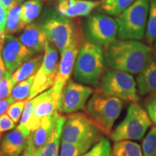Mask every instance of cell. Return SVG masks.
Segmentation results:
<instances>
[{
	"label": "cell",
	"mask_w": 156,
	"mask_h": 156,
	"mask_svg": "<svg viewBox=\"0 0 156 156\" xmlns=\"http://www.w3.org/2000/svg\"><path fill=\"white\" fill-rule=\"evenodd\" d=\"M103 53L107 66L129 74L140 73L153 62L152 48L136 40L116 39Z\"/></svg>",
	"instance_id": "cell-1"
},
{
	"label": "cell",
	"mask_w": 156,
	"mask_h": 156,
	"mask_svg": "<svg viewBox=\"0 0 156 156\" xmlns=\"http://www.w3.org/2000/svg\"><path fill=\"white\" fill-rule=\"evenodd\" d=\"M104 62L102 46L84 41L74 66V77L80 83L96 87L103 76Z\"/></svg>",
	"instance_id": "cell-2"
},
{
	"label": "cell",
	"mask_w": 156,
	"mask_h": 156,
	"mask_svg": "<svg viewBox=\"0 0 156 156\" xmlns=\"http://www.w3.org/2000/svg\"><path fill=\"white\" fill-rule=\"evenodd\" d=\"M123 107L122 100L96 90L87 102L85 112L100 131L109 136Z\"/></svg>",
	"instance_id": "cell-3"
},
{
	"label": "cell",
	"mask_w": 156,
	"mask_h": 156,
	"mask_svg": "<svg viewBox=\"0 0 156 156\" xmlns=\"http://www.w3.org/2000/svg\"><path fill=\"white\" fill-rule=\"evenodd\" d=\"M48 41L51 42L61 54L75 43L84 42L83 34L68 17L56 12H48L42 23Z\"/></svg>",
	"instance_id": "cell-4"
},
{
	"label": "cell",
	"mask_w": 156,
	"mask_h": 156,
	"mask_svg": "<svg viewBox=\"0 0 156 156\" xmlns=\"http://www.w3.org/2000/svg\"><path fill=\"white\" fill-rule=\"evenodd\" d=\"M151 0H135L117 16L118 36L125 40H142L145 36Z\"/></svg>",
	"instance_id": "cell-5"
},
{
	"label": "cell",
	"mask_w": 156,
	"mask_h": 156,
	"mask_svg": "<svg viewBox=\"0 0 156 156\" xmlns=\"http://www.w3.org/2000/svg\"><path fill=\"white\" fill-rule=\"evenodd\" d=\"M152 126V121L147 112L139 103H130L126 116L111 132L110 138L114 142L123 140H141Z\"/></svg>",
	"instance_id": "cell-6"
},
{
	"label": "cell",
	"mask_w": 156,
	"mask_h": 156,
	"mask_svg": "<svg viewBox=\"0 0 156 156\" xmlns=\"http://www.w3.org/2000/svg\"><path fill=\"white\" fill-rule=\"evenodd\" d=\"M102 134L86 114L75 112L65 116L61 142L95 145L103 137Z\"/></svg>",
	"instance_id": "cell-7"
},
{
	"label": "cell",
	"mask_w": 156,
	"mask_h": 156,
	"mask_svg": "<svg viewBox=\"0 0 156 156\" xmlns=\"http://www.w3.org/2000/svg\"><path fill=\"white\" fill-rule=\"evenodd\" d=\"M98 91L126 102H137L136 82L131 74L120 70H108L101 77Z\"/></svg>",
	"instance_id": "cell-8"
},
{
	"label": "cell",
	"mask_w": 156,
	"mask_h": 156,
	"mask_svg": "<svg viewBox=\"0 0 156 156\" xmlns=\"http://www.w3.org/2000/svg\"><path fill=\"white\" fill-rule=\"evenodd\" d=\"M118 30L116 19L99 13L87 17L84 25V34L87 41L104 47L116 40Z\"/></svg>",
	"instance_id": "cell-9"
},
{
	"label": "cell",
	"mask_w": 156,
	"mask_h": 156,
	"mask_svg": "<svg viewBox=\"0 0 156 156\" xmlns=\"http://www.w3.org/2000/svg\"><path fill=\"white\" fill-rule=\"evenodd\" d=\"M94 90L89 86L69 80L62 89L57 105L61 114H73L86 107V103Z\"/></svg>",
	"instance_id": "cell-10"
},
{
	"label": "cell",
	"mask_w": 156,
	"mask_h": 156,
	"mask_svg": "<svg viewBox=\"0 0 156 156\" xmlns=\"http://www.w3.org/2000/svg\"><path fill=\"white\" fill-rule=\"evenodd\" d=\"M60 95L56 92L53 87L38 96L34 98V112L28 120L25 127L30 132L37 129L42 120L49 116L57 110V105Z\"/></svg>",
	"instance_id": "cell-11"
},
{
	"label": "cell",
	"mask_w": 156,
	"mask_h": 156,
	"mask_svg": "<svg viewBox=\"0 0 156 156\" xmlns=\"http://www.w3.org/2000/svg\"><path fill=\"white\" fill-rule=\"evenodd\" d=\"M1 52L5 67L11 73L18 69L34 54L12 35L6 36L2 44Z\"/></svg>",
	"instance_id": "cell-12"
},
{
	"label": "cell",
	"mask_w": 156,
	"mask_h": 156,
	"mask_svg": "<svg viewBox=\"0 0 156 156\" xmlns=\"http://www.w3.org/2000/svg\"><path fill=\"white\" fill-rule=\"evenodd\" d=\"M82 43H75L66 48L61 54V59L58 64L56 79L53 87L58 95H61L62 90L69 80L75 66L76 58L79 54Z\"/></svg>",
	"instance_id": "cell-13"
},
{
	"label": "cell",
	"mask_w": 156,
	"mask_h": 156,
	"mask_svg": "<svg viewBox=\"0 0 156 156\" xmlns=\"http://www.w3.org/2000/svg\"><path fill=\"white\" fill-rule=\"evenodd\" d=\"M60 116L61 114L56 110L51 116L44 118L37 129L30 132L26 148L34 155L48 142L52 136L57 126Z\"/></svg>",
	"instance_id": "cell-14"
},
{
	"label": "cell",
	"mask_w": 156,
	"mask_h": 156,
	"mask_svg": "<svg viewBox=\"0 0 156 156\" xmlns=\"http://www.w3.org/2000/svg\"><path fill=\"white\" fill-rule=\"evenodd\" d=\"M29 136L17 127L4 134L0 140V150L3 156L19 155L23 153L28 145Z\"/></svg>",
	"instance_id": "cell-15"
},
{
	"label": "cell",
	"mask_w": 156,
	"mask_h": 156,
	"mask_svg": "<svg viewBox=\"0 0 156 156\" xmlns=\"http://www.w3.org/2000/svg\"><path fill=\"white\" fill-rule=\"evenodd\" d=\"M19 40L34 54L44 50L48 38L42 25L32 23L27 25L19 36Z\"/></svg>",
	"instance_id": "cell-16"
},
{
	"label": "cell",
	"mask_w": 156,
	"mask_h": 156,
	"mask_svg": "<svg viewBox=\"0 0 156 156\" xmlns=\"http://www.w3.org/2000/svg\"><path fill=\"white\" fill-rule=\"evenodd\" d=\"M101 1L91 0H64L59 2L56 10L62 16L77 17L88 16L93 9L99 7Z\"/></svg>",
	"instance_id": "cell-17"
},
{
	"label": "cell",
	"mask_w": 156,
	"mask_h": 156,
	"mask_svg": "<svg viewBox=\"0 0 156 156\" xmlns=\"http://www.w3.org/2000/svg\"><path fill=\"white\" fill-rule=\"evenodd\" d=\"M136 86L140 95L156 94V62H152L136 77Z\"/></svg>",
	"instance_id": "cell-18"
},
{
	"label": "cell",
	"mask_w": 156,
	"mask_h": 156,
	"mask_svg": "<svg viewBox=\"0 0 156 156\" xmlns=\"http://www.w3.org/2000/svg\"><path fill=\"white\" fill-rule=\"evenodd\" d=\"M65 116L61 115L58 121L57 126L52 136L48 142L34 154L35 156H59L62 131Z\"/></svg>",
	"instance_id": "cell-19"
},
{
	"label": "cell",
	"mask_w": 156,
	"mask_h": 156,
	"mask_svg": "<svg viewBox=\"0 0 156 156\" xmlns=\"http://www.w3.org/2000/svg\"><path fill=\"white\" fill-rule=\"evenodd\" d=\"M43 58L44 56L39 54L25 62L18 69L15 70L14 74H12L13 80L15 83H18L34 75L40 69Z\"/></svg>",
	"instance_id": "cell-20"
},
{
	"label": "cell",
	"mask_w": 156,
	"mask_h": 156,
	"mask_svg": "<svg viewBox=\"0 0 156 156\" xmlns=\"http://www.w3.org/2000/svg\"><path fill=\"white\" fill-rule=\"evenodd\" d=\"M58 52L48 41L44 48V55L40 69L47 75H56L58 69Z\"/></svg>",
	"instance_id": "cell-21"
},
{
	"label": "cell",
	"mask_w": 156,
	"mask_h": 156,
	"mask_svg": "<svg viewBox=\"0 0 156 156\" xmlns=\"http://www.w3.org/2000/svg\"><path fill=\"white\" fill-rule=\"evenodd\" d=\"M55 79L56 75H47L38 69L34 75V82L28 100H32L37 95L44 92L46 90L53 86Z\"/></svg>",
	"instance_id": "cell-22"
},
{
	"label": "cell",
	"mask_w": 156,
	"mask_h": 156,
	"mask_svg": "<svg viewBox=\"0 0 156 156\" xmlns=\"http://www.w3.org/2000/svg\"><path fill=\"white\" fill-rule=\"evenodd\" d=\"M110 156H143V154L139 144L131 140H123L115 142Z\"/></svg>",
	"instance_id": "cell-23"
},
{
	"label": "cell",
	"mask_w": 156,
	"mask_h": 156,
	"mask_svg": "<svg viewBox=\"0 0 156 156\" xmlns=\"http://www.w3.org/2000/svg\"><path fill=\"white\" fill-rule=\"evenodd\" d=\"M25 27L21 20V6L18 3L14 5L8 10L5 27V35H12L22 30Z\"/></svg>",
	"instance_id": "cell-24"
},
{
	"label": "cell",
	"mask_w": 156,
	"mask_h": 156,
	"mask_svg": "<svg viewBox=\"0 0 156 156\" xmlns=\"http://www.w3.org/2000/svg\"><path fill=\"white\" fill-rule=\"evenodd\" d=\"M42 10L41 0H28L21 5V20L25 27L30 25L39 16Z\"/></svg>",
	"instance_id": "cell-25"
},
{
	"label": "cell",
	"mask_w": 156,
	"mask_h": 156,
	"mask_svg": "<svg viewBox=\"0 0 156 156\" xmlns=\"http://www.w3.org/2000/svg\"><path fill=\"white\" fill-rule=\"evenodd\" d=\"M135 0H101L99 9L112 16H119Z\"/></svg>",
	"instance_id": "cell-26"
},
{
	"label": "cell",
	"mask_w": 156,
	"mask_h": 156,
	"mask_svg": "<svg viewBox=\"0 0 156 156\" xmlns=\"http://www.w3.org/2000/svg\"><path fill=\"white\" fill-rule=\"evenodd\" d=\"M94 145L92 143H69L61 142L59 156H82Z\"/></svg>",
	"instance_id": "cell-27"
},
{
	"label": "cell",
	"mask_w": 156,
	"mask_h": 156,
	"mask_svg": "<svg viewBox=\"0 0 156 156\" xmlns=\"http://www.w3.org/2000/svg\"><path fill=\"white\" fill-rule=\"evenodd\" d=\"M34 75L31 76L28 79L25 80L20 82L17 85H15L10 95H9V97L15 102L28 99L33 82H34Z\"/></svg>",
	"instance_id": "cell-28"
},
{
	"label": "cell",
	"mask_w": 156,
	"mask_h": 156,
	"mask_svg": "<svg viewBox=\"0 0 156 156\" xmlns=\"http://www.w3.org/2000/svg\"><path fill=\"white\" fill-rule=\"evenodd\" d=\"M145 36L147 42L150 44L156 41V0H151Z\"/></svg>",
	"instance_id": "cell-29"
},
{
	"label": "cell",
	"mask_w": 156,
	"mask_h": 156,
	"mask_svg": "<svg viewBox=\"0 0 156 156\" xmlns=\"http://www.w3.org/2000/svg\"><path fill=\"white\" fill-rule=\"evenodd\" d=\"M143 156H156V126H153L146 134L142 144Z\"/></svg>",
	"instance_id": "cell-30"
},
{
	"label": "cell",
	"mask_w": 156,
	"mask_h": 156,
	"mask_svg": "<svg viewBox=\"0 0 156 156\" xmlns=\"http://www.w3.org/2000/svg\"><path fill=\"white\" fill-rule=\"evenodd\" d=\"M112 146L110 141L106 137L103 136L90 150L82 156H110Z\"/></svg>",
	"instance_id": "cell-31"
},
{
	"label": "cell",
	"mask_w": 156,
	"mask_h": 156,
	"mask_svg": "<svg viewBox=\"0 0 156 156\" xmlns=\"http://www.w3.org/2000/svg\"><path fill=\"white\" fill-rule=\"evenodd\" d=\"M15 85V83L13 80L12 74L7 70L0 80V101L9 97Z\"/></svg>",
	"instance_id": "cell-32"
},
{
	"label": "cell",
	"mask_w": 156,
	"mask_h": 156,
	"mask_svg": "<svg viewBox=\"0 0 156 156\" xmlns=\"http://www.w3.org/2000/svg\"><path fill=\"white\" fill-rule=\"evenodd\" d=\"M28 101V99L27 100L16 101V102L11 104L9 106V108H7L6 114L8 115V116L13 121L15 124H17L19 122L21 114L24 111L25 106Z\"/></svg>",
	"instance_id": "cell-33"
},
{
	"label": "cell",
	"mask_w": 156,
	"mask_h": 156,
	"mask_svg": "<svg viewBox=\"0 0 156 156\" xmlns=\"http://www.w3.org/2000/svg\"><path fill=\"white\" fill-rule=\"evenodd\" d=\"M144 105L148 116L156 125V94L148 95L145 99Z\"/></svg>",
	"instance_id": "cell-34"
},
{
	"label": "cell",
	"mask_w": 156,
	"mask_h": 156,
	"mask_svg": "<svg viewBox=\"0 0 156 156\" xmlns=\"http://www.w3.org/2000/svg\"><path fill=\"white\" fill-rule=\"evenodd\" d=\"M15 123L7 114H5L0 117V140L4 132L12 129L15 128Z\"/></svg>",
	"instance_id": "cell-35"
},
{
	"label": "cell",
	"mask_w": 156,
	"mask_h": 156,
	"mask_svg": "<svg viewBox=\"0 0 156 156\" xmlns=\"http://www.w3.org/2000/svg\"><path fill=\"white\" fill-rule=\"evenodd\" d=\"M8 11L0 3V34L5 35V27Z\"/></svg>",
	"instance_id": "cell-36"
},
{
	"label": "cell",
	"mask_w": 156,
	"mask_h": 156,
	"mask_svg": "<svg viewBox=\"0 0 156 156\" xmlns=\"http://www.w3.org/2000/svg\"><path fill=\"white\" fill-rule=\"evenodd\" d=\"M13 103H15V101L10 97H8L7 98L0 101V117L6 114L5 112H7V108Z\"/></svg>",
	"instance_id": "cell-37"
},
{
	"label": "cell",
	"mask_w": 156,
	"mask_h": 156,
	"mask_svg": "<svg viewBox=\"0 0 156 156\" xmlns=\"http://www.w3.org/2000/svg\"><path fill=\"white\" fill-rule=\"evenodd\" d=\"M0 3L7 9V11H8L13 5H15V4L17 2V0H0Z\"/></svg>",
	"instance_id": "cell-38"
},
{
	"label": "cell",
	"mask_w": 156,
	"mask_h": 156,
	"mask_svg": "<svg viewBox=\"0 0 156 156\" xmlns=\"http://www.w3.org/2000/svg\"><path fill=\"white\" fill-rule=\"evenodd\" d=\"M1 49H2V46H0V80H2V78L4 77L5 74V62L3 61L2 56V52H1Z\"/></svg>",
	"instance_id": "cell-39"
},
{
	"label": "cell",
	"mask_w": 156,
	"mask_h": 156,
	"mask_svg": "<svg viewBox=\"0 0 156 156\" xmlns=\"http://www.w3.org/2000/svg\"><path fill=\"white\" fill-rule=\"evenodd\" d=\"M23 156H35L34 154H33L31 152L29 151L28 149H25V151L23 152Z\"/></svg>",
	"instance_id": "cell-40"
},
{
	"label": "cell",
	"mask_w": 156,
	"mask_h": 156,
	"mask_svg": "<svg viewBox=\"0 0 156 156\" xmlns=\"http://www.w3.org/2000/svg\"><path fill=\"white\" fill-rule=\"evenodd\" d=\"M5 37H6V35L0 34V46H2V44L4 40L5 39Z\"/></svg>",
	"instance_id": "cell-41"
},
{
	"label": "cell",
	"mask_w": 156,
	"mask_h": 156,
	"mask_svg": "<svg viewBox=\"0 0 156 156\" xmlns=\"http://www.w3.org/2000/svg\"><path fill=\"white\" fill-rule=\"evenodd\" d=\"M23 1H24V0H17V2L19 4V3L22 2H23Z\"/></svg>",
	"instance_id": "cell-42"
},
{
	"label": "cell",
	"mask_w": 156,
	"mask_h": 156,
	"mask_svg": "<svg viewBox=\"0 0 156 156\" xmlns=\"http://www.w3.org/2000/svg\"><path fill=\"white\" fill-rule=\"evenodd\" d=\"M155 55L156 56V43H155Z\"/></svg>",
	"instance_id": "cell-43"
},
{
	"label": "cell",
	"mask_w": 156,
	"mask_h": 156,
	"mask_svg": "<svg viewBox=\"0 0 156 156\" xmlns=\"http://www.w3.org/2000/svg\"><path fill=\"white\" fill-rule=\"evenodd\" d=\"M0 156H3L2 153V152H1V150H0Z\"/></svg>",
	"instance_id": "cell-44"
},
{
	"label": "cell",
	"mask_w": 156,
	"mask_h": 156,
	"mask_svg": "<svg viewBox=\"0 0 156 156\" xmlns=\"http://www.w3.org/2000/svg\"><path fill=\"white\" fill-rule=\"evenodd\" d=\"M53 1H59V2H62V1H64V0H53Z\"/></svg>",
	"instance_id": "cell-45"
},
{
	"label": "cell",
	"mask_w": 156,
	"mask_h": 156,
	"mask_svg": "<svg viewBox=\"0 0 156 156\" xmlns=\"http://www.w3.org/2000/svg\"><path fill=\"white\" fill-rule=\"evenodd\" d=\"M15 156H19V155H15Z\"/></svg>",
	"instance_id": "cell-46"
},
{
	"label": "cell",
	"mask_w": 156,
	"mask_h": 156,
	"mask_svg": "<svg viewBox=\"0 0 156 156\" xmlns=\"http://www.w3.org/2000/svg\"><path fill=\"white\" fill-rule=\"evenodd\" d=\"M43 1H44V0H43Z\"/></svg>",
	"instance_id": "cell-47"
}]
</instances>
